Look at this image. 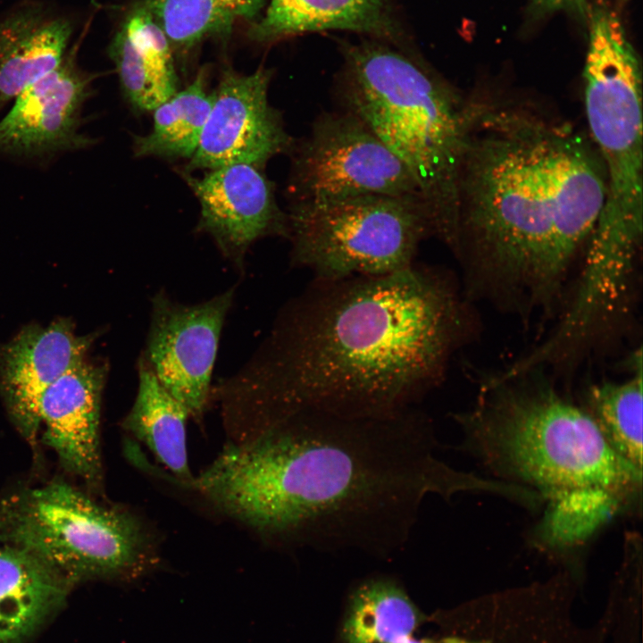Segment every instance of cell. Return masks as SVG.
Segmentation results:
<instances>
[{
    "label": "cell",
    "mask_w": 643,
    "mask_h": 643,
    "mask_svg": "<svg viewBox=\"0 0 643 643\" xmlns=\"http://www.w3.org/2000/svg\"><path fill=\"white\" fill-rule=\"evenodd\" d=\"M233 295L230 289L194 305L175 303L163 293L153 298L142 359L189 415L199 416L207 404L219 338Z\"/></svg>",
    "instance_id": "cell-10"
},
{
    "label": "cell",
    "mask_w": 643,
    "mask_h": 643,
    "mask_svg": "<svg viewBox=\"0 0 643 643\" xmlns=\"http://www.w3.org/2000/svg\"><path fill=\"white\" fill-rule=\"evenodd\" d=\"M0 543L30 552L71 586L96 578L136 580L156 564L134 515L63 482L7 496L0 505Z\"/></svg>",
    "instance_id": "cell-6"
},
{
    "label": "cell",
    "mask_w": 643,
    "mask_h": 643,
    "mask_svg": "<svg viewBox=\"0 0 643 643\" xmlns=\"http://www.w3.org/2000/svg\"><path fill=\"white\" fill-rule=\"evenodd\" d=\"M339 109L358 118L408 168L434 236L450 248L456 182L472 104L414 54L370 39L343 44Z\"/></svg>",
    "instance_id": "cell-5"
},
{
    "label": "cell",
    "mask_w": 643,
    "mask_h": 643,
    "mask_svg": "<svg viewBox=\"0 0 643 643\" xmlns=\"http://www.w3.org/2000/svg\"><path fill=\"white\" fill-rule=\"evenodd\" d=\"M364 34L400 48V27L387 0H267L263 14L251 23L248 37L271 44L322 30Z\"/></svg>",
    "instance_id": "cell-16"
},
{
    "label": "cell",
    "mask_w": 643,
    "mask_h": 643,
    "mask_svg": "<svg viewBox=\"0 0 643 643\" xmlns=\"http://www.w3.org/2000/svg\"><path fill=\"white\" fill-rule=\"evenodd\" d=\"M93 338L79 336L70 321L22 329L0 346V391L21 432L31 442L40 426L38 402L63 374L85 360Z\"/></svg>",
    "instance_id": "cell-14"
},
{
    "label": "cell",
    "mask_w": 643,
    "mask_h": 643,
    "mask_svg": "<svg viewBox=\"0 0 643 643\" xmlns=\"http://www.w3.org/2000/svg\"><path fill=\"white\" fill-rule=\"evenodd\" d=\"M343 624L345 643H394L412 635L422 615L395 580L368 579L353 591Z\"/></svg>",
    "instance_id": "cell-23"
},
{
    "label": "cell",
    "mask_w": 643,
    "mask_h": 643,
    "mask_svg": "<svg viewBox=\"0 0 643 643\" xmlns=\"http://www.w3.org/2000/svg\"><path fill=\"white\" fill-rule=\"evenodd\" d=\"M436 448L430 422L413 409L388 418L299 411L228 446L192 485L271 538L385 556L406 543L429 495L497 489Z\"/></svg>",
    "instance_id": "cell-1"
},
{
    "label": "cell",
    "mask_w": 643,
    "mask_h": 643,
    "mask_svg": "<svg viewBox=\"0 0 643 643\" xmlns=\"http://www.w3.org/2000/svg\"><path fill=\"white\" fill-rule=\"evenodd\" d=\"M605 191L597 152L572 130L476 106L460 156L452 250L470 289L521 315L551 308Z\"/></svg>",
    "instance_id": "cell-3"
},
{
    "label": "cell",
    "mask_w": 643,
    "mask_h": 643,
    "mask_svg": "<svg viewBox=\"0 0 643 643\" xmlns=\"http://www.w3.org/2000/svg\"><path fill=\"white\" fill-rule=\"evenodd\" d=\"M588 24L583 71L586 115L606 186L594 230L641 238V69L615 12L597 9Z\"/></svg>",
    "instance_id": "cell-7"
},
{
    "label": "cell",
    "mask_w": 643,
    "mask_h": 643,
    "mask_svg": "<svg viewBox=\"0 0 643 643\" xmlns=\"http://www.w3.org/2000/svg\"><path fill=\"white\" fill-rule=\"evenodd\" d=\"M619 1H621V2H624V1H627V0H619Z\"/></svg>",
    "instance_id": "cell-27"
},
{
    "label": "cell",
    "mask_w": 643,
    "mask_h": 643,
    "mask_svg": "<svg viewBox=\"0 0 643 643\" xmlns=\"http://www.w3.org/2000/svg\"><path fill=\"white\" fill-rule=\"evenodd\" d=\"M105 373L104 365L85 359L51 384L38 402L46 442L68 471L93 486L102 473L99 419Z\"/></svg>",
    "instance_id": "cell-15"
},
{
    "label": "cell",
    "mask_w": 643,
    "mask_h": 643,
    "mask_svg": "<svg viewBox=\"0 0 643 643\" xmlns=\"http://www.w3.org/2000/svg\"><path fill=\"white\" fill-rule=\"evenodd\" d=\"M188 416V410L161 385L141 358L138 394L123 427L174 475L191 484L194 479L188 467L186 442Z\"/></svg>",
    "instance_id": "cell-20"
},
{
    "label": "cell",
    "mask_w": 643,
    "mask_h": 643,
    "mask_svg": "<svg viewBox=\"0 0 643 643\" xmlns=\"http://www.w3.org/2000/svg\"><path fill=\"white\" fill-rule=\"evenodd\" d=\"M93 77L70 53L49 73L22 91L0 120V154L45 158L86 148L94 140L79 132Z\"/></svg>",
    "instance_id": "cell-12"
},
{
    "label": "cell",
    "mask_w": 643,
    "mask_h": 643,
    "mask_svg": "<svg viewBox=\"0 0 643 643\" xmlns=\"http://www.w3.org/2000/svg\"><path fill=\"white\" fill-rule=\"evenodd\" d=\"M255 389L284 416L388 418L442 380L464 313L442 272L314 280L288 307Z\"/></svg>",
    "instance_id": "cell-2"
},
{
    "label": "cell",
    "mask_w": 643,
    "mask_h": 643,
    "mask_svg": "<svg viewBox=\"0 0 643 643\" xmlns=\"http://www.w3.org/2000/svg\"><path fill=\"white\" fill-rule=\"evenodd\" d=\"M71 22L36 5L0 21V112L63 60Z\"/></svg>",
    "instance_id": "cell-18"
},
{
    "label": "cell",
    "mask_w": 643,
    "mask_h": 643,
    "mask_svg": "<svg viewBox=\"0 0 643 643\" xmlns=\"http://www.w3.org/2000/svg\"><path fill=\"white\" fill-rule=\"evenodd\" d=\"M291 264L314 280L382 276L405 270L422 241L434 236L424 202L415 197L360 196L289 204Z\"/></svg>",
    "instance_id": "cell-8"
},
{
    "label": "cell",
    "mask_w": 643,
    "mask_h": 643,
    "mask_svg": "<svg viewBox=\"0 0 643 643\" xmlns=\"http://www.w3.org/2000/svg\"><path fill=\"white\" fill-rule=\"evenodd\" d=\"M394 643H435L431 639H417L413 638L412 635H406L404 636L397 640H396Z\"/></svg>",
    "instance_id": "cell-26"
},
{
    "label": "cell",
    "mask_w": 643,
    "mask_h": 643,
    "mask_svg": "<svg viewBox=\"0 0 643 643\" xmlns=\"http://www.w3.org/2000/svg\"><path fill=\"white\" fill-rule=\"evenodd\" d=\"M108 53L115 64L121 92L134 110L154 111L178 91L171 46L139 2L122 20Z\"/></svg>",
    "instance_id": "cell-17"
},
{
    "label": "cell",
    "mask_w": 643,
    "mask_h": 643,
    "mask_svg": "<svg viewBox=\"0 0 643 643\" xmlns=\"http://www.w3.org/2000/svg\"><path fill=\"white\" fill-rule=\"evenodd\" d=\"M529 5L536 15H547L559 12L571 13L587 20L589 4L587 0H529Z\"/></svg>",
    "instance_id": "cell-25"
},
{
    "label": "cell",
    "mask_w": 643,
    "mask_h": 643,
    "mask_svg": "<svg viewBox=\"0 0 643 643\" xmlns=\"http://www.w3.org/2000/svg\"><path fill=\"white\" fill-rule=\"evenodd\" d=\"M271 79V71L263 67L250 74L222 71L189 170L235 163L263 168L271 158L289 154L296 140L269 102Z\"/></svg>",
    "instance_id": "cell-11"
},
{
    "label": "cell",
    "mask_w": 643,
    "mask_h": 643,
    "mask_svg": "<svg viewBox=\"0 0 643 643\" xmlns=\"http://www.w3.org/2000/svg\"><path fill=\"white\" fill-rule=\"evenodd\" d=\"M200 205L197 230L212 236L222 254L242 266L250 246L267 236L288 237L287 213L263 168L235 163L201 177L182 172Z\"/></svg>",
    "instance_id": "cell-13"
},
{
    "label": "cell",
    "mask_w": 643,
    "mask_h": 643,
    "mask_svg": "<svg viewBox=\"0 0 643 643\" xmlns=\"http://www.w3.org/2000/svg\"><path fill=\"white\" fill-rule=\"evenodd\" d=\"M454 418L463 448L496 480L547 504L535 531L542 547H575L616 514L640 513L642 472L608 446L582 406L530 372L486 380Z\"/></svg>",
    "instance_id": "cell-4"
},
{
    "label": "cell",
    "mask_w": 643,
    "mask_h": 643,
    "mask_svg": "<svg viewBox=\"0 0 643 643\" xmlns=\"http://www.w3.org/2000/svg\"><path fill=\"white\" fill-rule=\"evenodd\" d=\"M634 372L622 382L602 381L589 388L582 408L608 446L642 472V358L636 355Z\"/></svg>",
    "instance_id": "cell-24"
},
{
    "label": "cell",
    "mask_w": 643,
    "mask_h": 643,
    "mask_svg": "<svg viewBox=\"0 0 643 643\" xmlns=\"http://www.w3.org/2000/svg\"><path fill=\"white\" fill-rule=\"evenodd\" d=\"M288 154L289 204L369 195L423 201L404 163L358 118L342 109L318 114L307 136L295 141Z\"/></svg>",
    "instance_id": "cell-9"
},
{
    "label": "cell",
    "mask_w": 643,
    "mask_h": 643,
    "mask_svg": "<svg viewBox=\"0 0 643 643\" xmlns=\"http://www.w3.org/2000/svg\"><path fill=\"white\" fill-rule=\"evenodd\" d=\"M207 79V71L202 69L189 85L154 110L150 132L134 137L137 157L173 160L193 156L213 103Z\"/></svg>",
    "instance_id": "cell-22"
},
{
    "label": "cell",
    "mask_w": 643,
    "mask_h": 643,
    "mask_svg": "<svg viewBox=\"0 0 643 643\" xmlns=\"http://www.w3.org/2000/svg\"><path fill=\"white\" fill-rule=\"evenodd\" d=\"M71 587L30 552L0 543V643L26 642L63 604Z\"/></svg>",
    "instance_id": "cell-19"
},
{
    "label": "cell",
    "mask_w": 643,
    "mask_h": 643,
    "mask_svg": "<svg viewBox=\"0 0 643 643\" xmlns=\"http://www.w3.org/2000/svg\"><path fill=\"white\" fill-rule=\"evenodd\" d=\"M165 34L174 56L229 35L238 21H256L267 0H140Z\"/></svg>",
    "instance_id": "cell-21"
}]
</instances>
